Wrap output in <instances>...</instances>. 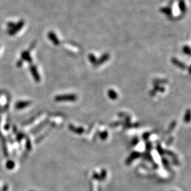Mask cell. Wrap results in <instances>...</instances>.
Masks as SVG:
<instances>
[{
    "label": "cell",
    "instance_id": "6da1fadb",
    "mask_svg": "<svg viewBox=\"0 0 191 191\" xmlns=\"http://www.w3.org/2000/svg\"><path fill=\"white\" fill-rule=\"evenodd\" d=\"M24 24H25V22L22 20L20 21L19 22H17V24H15L14 25L11 29L8 30V31H7L8 34L11 36H14V35H16L17 32H19L22 29V28L24 26Z\"/></svg>",
    "mask_w": 191,
    "mask_h": 191
},
{
    "label": "cell",
    "instance_id": "5b68a950",
    "mask_svg": "<svg viewBox=\"0 0 191 191\" xmlns=\"http://www.w3.org/2000/svg\"><path fill=\"white\" fill-rule=\"evenodd\" d=\"M48 38H50V40L53 41L55 45H58L59 41H58V39H56V37L53 32H50L48 35Z\"/></svg>",
    "mask_w": 191,
    "mask_h": 191
},
{
    "label": "cell",
    "instance_id": "7a4b0ae2",
    "mask_svg": "<svg viewBox=\"0 0 191 191\" xmlns=\"http://www.w3.org/2000/svg\"><path fill=\"white\" fill-rule=\"evenodd\" d=\"M30 71L31 73V74L32 77H33V79L35 81L38 82L40 81V76L39 75L38 69L37 67L34 65H31L30 66Z\"/></svg>",
    "mask_w": 191,
    "mask_h": 191
},
{
    "label": "cell",
    "instance_id": "277c9868",
    "mask_svg": "<svg viewBox=\"0 0 191 191\" xmlns=\"http://www.w3.org/2000/svg\"><path fill=\"white\" fill-rule=\"evenodd\" d=\"M30 103L31 102L29 101H21L17 102L16 104V109H18V110L24 109L25 107L29 106L30 105Z\"/></svg>",
    "mask_w": 191,
    "mask_h": 191
},
{
    "label": "cell",
    "instance_id": "3957f363",
    "mask_svg": "<svg viewBox=\"0 0 191 191\" xmlns=\"http://www.w3.org/2000/svg\"><path fill=\"white\" fill-rule=\"evenodd\" d=\"M21 59L23 61H25L28 62L29 63H32V59L30 55V51L29 50H25L22 52L21 53Z\"/></svg>",
    "mask_w": 191,
    "mask_h": 191
},
{
    "label": "cell",
    "instance_id": "8992f818",
    "mask_svg": "<svg viewBox=\"0 0 191 191\" xmlns=\"http://www.w3.org/2000/svg\"><path fill=\"white\" fill-rule=\"evenodd\" d=\"M22 64H23V61L22 59H21V60H19V61H17V66L18 67H21L22 65Z\"/></svg>",
    "mask_w": 191,
    "mask_h": 191
}]
</instances>
